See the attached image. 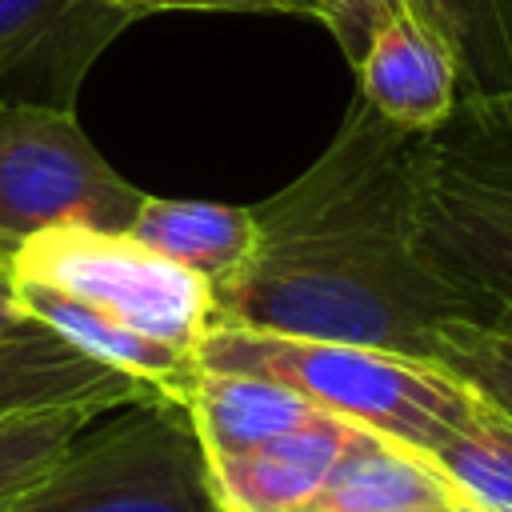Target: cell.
<instances>
[{"label": "cell", "instance_id": "cell-25", "mask_svg": "<svg viewBox=\"0 0 512 512\" xmlns=\"http://www.w3.org/2000/svg\"><path fill=\"white\" fill-rule=\"evenodd\" d=\"M12 248H16V244H8V240H0V264H4L8 256H12Z\"/></svg>", "mask_w": 512, "mask_h": 512}, {"label": "cell", "instance_id": "cell-4", "mask_svg": "<svg viewBox=\"0 0 512 512\" xmlns=\"http://www.w3.org/2000/svg\"><path fill=\"white\" fill-rule=\"evenodd\" d=\"M0 512H228L180 400L96 416L68 452Z\"/></svg>", "mask_w": 512, "mask_h": 512}, {"label": "cell", "instance_id": "cell-17", "mask_svg": "<svg viewBox=\"0 0 512 512\" xmlns=\"http://www.w3.org/2000/svg\"><path fill=\"white\" fill-rule=\"evenodd\" d=\"M96 416H104V408L88 404L0 416V508L32 488Z\"/></svg>", "mask_w": 512, "mask_h": 512}, {"label": "cell", "instance_id": "cell-24", "mask_svg": "<svg viewBox=\"0 0 512 512\" xmlns=\"http://www.w3.org/2000/svg\"><path fill=\"white\" fill-rule=\"evenodd\" d=\"M296 4H300L308 16H320V4H316V0H296Z\"/></svg>", "mask_w": 512, "mask_h": 512}, {"label": "cell", "instance_id": "cell-18", "mask_svg": "<svg viewBox=\"0 0 512 512\" xmlns=\"http://www.w3.org/2000/svg\"><path fill=\"white\" fill-rule=\"evenodd\" d=\"M432 364L468 384L488 408L512 416V312L444 324Z\"/></svg>", "mask_w": 512, "mask_h": 512}, {"label": "cell", "instance_id": "cell-23", "mask_svg": "<svg viewBox=\"0 0 512 512\" xmlns=\"http://www.w3.org/2000/svg\"><path fill=\"white\" fill-rule=\"evenodd\" d=\"M448 512H484V508H472V504H464V500H452Z\"/></svg>", "mask_w": 512, "mask_h": 512}, {"label": "cell", "instance_id": "cell-7", "mask_svg": "<svg viewBox=\"0 0 512 512\" xmlns=\"http://www.w3.org/2000/svg\"><path fill=\"white\" fill-rule=\"evenodd\" d=\"M132 20L112 0H0V100L72 108L92 60Z\"/></svg>", "mask_w": 512, "mask_h": 512}, {"label": "cell", "instance_id": "cell-13", "mask_svg": "<svg viewBox=\"0 0 512 512\" xmlns=\"http://www.w3.org/2000/svg\"><path fill=\"white\" fill-rule=\"evenodd\" d=\"M184 408L208 460L256 448L324 412L288 384L248 372H204V368L192 380Z\"/></svg>", "mask_w": 512, "mask_h": 512}, {"label": "cell", "instance_id": "cell-15", "mask_svg": "<svg viewBox=\"0 0 512 512\" xmlns=\"http://www.w3.org/2000/svg\"><path fill=\"white\" fill-rule=\"evenodd\" d=\"M452 52L460 100L512 96V0H404Z\"/></svg>", "mask_w": 512, "mask_h": 512}, {"label": "cell", "instance_id": "cell-5", "mask_svg": "<svg viewBox=\"0 0 512 512\" xmlns=\"http://www.w3.org/2000/svg\"><path fill=\"white\" fill-rule=\"evenodd\" d=\"M12 280L60 288L124 328L192 348L212 324V284L128 232L60 224L20 240L8 256Z\"/></svg>", "mask_w": 512, "mask_h": 512}, {"label": "cell", "instance_id": "cell-12", "mask_svg": "<svg viewBox=\"0 0 512 512\" xmlns=\"http://www.w3.org/2000/svg\"><path fill=\"white\" fill-rule=\"evenodd\" d=\"M128 236L168 256L172 264L204 276L212 288L236 276L260 244L252 208L216 200H168L148 192L128 224Z\"/></svg>", "mask_w": 512, "mask_h": 512}, {"label": "cell", "instance_id": "cell-11", "mask_svg": "<svg viewBox=\"0 0 512 512\" xmlns=\"http://www.w3.org/2000/svg\"><path fill=\"white\" fill-rule=\"evenodd\" d=\"M148 384L84 356L44 324L28 336L0 344V416L36 412V408H124L140 400H156ZM168 400V396H164Z\"/></svg>", "mask_w": 512, "mask_h": 512}, {"label": "cell", "instance_id": "cell-20", "mask_svg": "<svg viewBox=\"0 0 512 512\" xmlns=\"http://www.w3.org/2000/svg\"><path fill=\"white\" fill-rule=\"evenodd\" d=\"M132 16H148V12H296L304 16V8L296 0H112Z\"/></svg>", "mask_w": 512, "mask_h": 512}, {"label": "cell", "instance_id": "cell-21", "mask_svg": "<svg viewBox=\"0 0 512 512\" xmlns=\"http://www.w3.org/2000/svg\"><path fill=\"white\" fill-rule=\"evenodd\" d=\"M40 324L20 308L16 300V288H12V272H8V260L0 264V344L4 340H16V336H28L36 332Z\"/></svg>", "mask_w": 512, "mask_h": 512}, {"label": "cell", "instance_id": "cell-10", "mask_svg": "<svg viewBox=\"0 0 512 512\" xmlns=\"http://www.w3.org/2000/svg\"><path fill=\"white\" fill-rule=\"evenodd\" d=\"M16 288V300L20 308L44 324L48 332H56L60 340H68L72 348H80L84 356L148 384L152 392L168 396V400H180L188 396L192 380L200 376V364H196V352L192 348H176V344H164V340H152V336H140L132 328H124L120 320L96 312L92 304L60 292V288H48V284H32V280H12Z\"/></svg>", "mask_w": 512, "mask_h": 512}, {"label": "cell", "instance_id": "cell-19", "mask_svg": "<svg viewBox=\"0 0 512 512\" xmlns=\"http://www.w3.org/2000/svg\"><path fill=\"white\" fill-rule=\"evenodd\" d=\"M320 4V16L324 28L336 36L340 52L348 56V64L356 68L372 44V36L384 28V20H392L404 0H316Z\"/></svg>", "mask_w": 512, "mask_h": 512}, {"label": "cell", "instance_id": "cell-6", "mask_svg": "<svg viewBox=\"0 0 512 512\" xmlns=\"http://www.w3.org/2000/svg\"><path fill=\"white\" fill-rule=\"evenodd\" d=\"M140 200L72 108L0 100V240L20 244L60 224L128 232Z\"/></svg>", "mask_w": 512, "mask_h": 512}, {"label": "cell", "instance_id": "cell-16", "mask_svg": "<svg viewBox=\"0 0 512 512\" xmlns=\"http://www.w3.org/2000/svg\"><path fill=\"white\" fill-rule=\"evenodd\" d=\"M420 456L444 476L456 500L484 512H512V416L480 400L472 420Z\"/></svg>", "mask_w": 512, "mask_h": 512}, {"label": "cell", "instance_id": "cell-3", "mask_svg": "<svg viewBox=\"0 0 512 512\" xmlns=\"http://www.w3.org/2000/svg\"><path fill=\"white\" fill-rule=\"evenodd\" d=\"M412 220L444 280L512 312V96L460 100L416 140Z\"/></svg>", "mask_w": 512, "mask_h": 512}, {"label": "cell", "instance_id": "cell-9", "mask_svg": "<svg viewBox=\"0 0 512 512\" xmlns=\"http://www.w3.org/2000/svg\"><path fill=\"white\" fill-rule=\"evenodd\" d=\"M360 100L404 132H436L460 104V72L448 44L408 8H400L372 36L356 64Z\"/></svg>", "mask_w": 512, "mask_h": 512}, {"label": "cell", "instance_id": "cell-22", "mask_svg": "<svg viewBox=\"0 0 512 512\" xmlns=\"http://www.w3.org/2000/svg\"><path fill=\"white\" fill-rule=\"evenodd\" d=\"M396 512H448V504H420V508H396Z\"/></svg>", "mask_w": 512, "mask_h": 512}, {"label": "cell", "instance_id": "cell-8", "mask_svg": "<svg viewBox=\"0 0 512 512\" xmlns=\"http://www.w3.org/2000/svg\"><path fill=\"white\" fill-rule=\"evenodd\" d=\"M368 432L344 416L316 412L312 420L232 456H212L208 472L228 512H304L336 460Z\"/></svg>", "mask_w": 512, "mask_h": 512}, {"label": "cell", "instance_id": "cell-1", "mask_svg": "<svg viewBox=\"0 0 512 512\" xmlns=\"http://www.w3.org/2000/svg\"><path fill=\"white\" fill-rule=\"evenodd\" d=\"M416 140L356 96L312 168L252 208L260 244L212 288L208 328L432 360L444 324L500 312L444 280L416 248Z\"/></svg>", "mask_w": 512, "mask_h": 512}, {"label": "cell", "instance_id": "cell-14", "mask_svg": "<svg viewBox=\"0 0 512 512\" xmlns=\"http://www.w3.org/2000/svg\"><path fill=\"white\" fill-rule=\"evenodd\" d=\"M452 500V488L420 452L376 432H360L304 512H396Z\"/></svg>", "mask_w": 512, "mask_h": 512}, {"label": "cell", "instance_id": "cell-2", "mask_svg": "<svg viewBox=\"0 0 512 512\" xmlns=\"http://www.w3.org/2000/svg\"><path fill=\"white\" fill-rule=\"evenodd\" d=\"M196 364L204 372H248L288 384L316 408L412 452H432L480 408V396L432 360L336 340L208 328L196 344Z\"/></svg>", "mask_w": 512, "mask_h": 512}]
</instances>
